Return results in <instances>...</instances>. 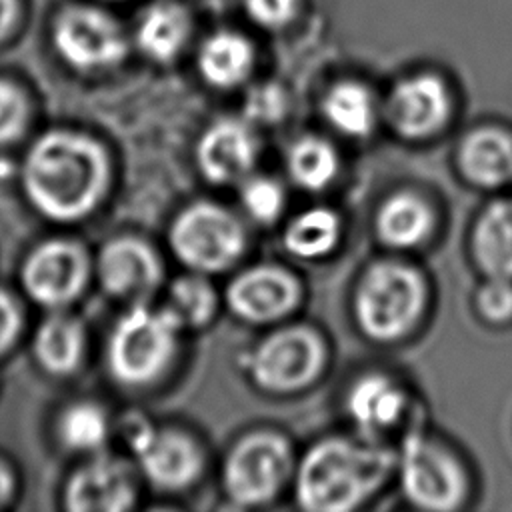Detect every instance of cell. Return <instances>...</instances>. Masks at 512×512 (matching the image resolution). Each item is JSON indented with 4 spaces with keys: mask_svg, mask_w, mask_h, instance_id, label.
<instances>
[{
    "mask_svg": "<svg viewBox=\"0 0 512 512\" xmlns=\"http://www.w3.org/2000/svg\"><path fill=\"white\" fill-rule=\"evenodd\" d=\"M24 124V100L18 88L6 80H0V142H8L18 136Z\"/></svg>",
    "mask_w": 512,
    "mask_h": 512,
    "instance_id": "31",
    "label": "cell"
},
{
    "mask_svg": "<svg viewBox=\"0 0 512 512\" xmlns=\"http://www.w3.org/2000/svg\"><path fill=\"white\" fill-rule=\"evenodd\" d=\"M408 396L384 374H366L358 378L346 396V412L362 438L378 442L406 414Z\"/></svg>",
    "mask_w": 512,
    "mask_h": 512,
    "instance_id": "17",
    "label": "cell"
},
{
    "mask_svg": "<svg viewBox=\"0 0 512 512\" xmlns=\"http://www.w3.org/2000/svg\"><path fill=\"white\" fill-rule=\"evenodd\" d=\"M286 168L300 188L322 190L336 178L340 160L328 140L316 134H306L290 144Z\"/></svg>",
    "mask_w": 512,
    "mask_h": 512,
    "instance_id": "25",
    "label": "cell"
},
{
    "mask_svg": "<svg viewBox=\"0 0 512 512\" xmlns=\"http://www.w3.org/2000/svg\"><path fill=\"white\" fill-rule=\"evenodd\" d=\"M342 234L340 218L326 206H314L296 214L284 228V246L290 254L306 260L330 254Z\"/></svg>",
    "mask_w": 512,
    "mask_h": 512,
    "instance_id": "24",
    "label": "cell"
},
{
    "mask_svg": "<svg viewBox=\"0 0 512 512\" xmlns=\"http://www.w3.org/2000/svg\"><path fill=\"white\" fill-rule=\"evenodd\" d=\"M254 64V50L248 38L238 32L220 30L208 36L198 52L202 78L216 88H234L244 82Z\"/></svg>",
    "mask_w": 512,
    "mask_h": 512,
    "instance_id": "21",
    "label": "cell"
},
{
    "mask_svg": "<svg viewBox=\"0 0 512 512\" xmlns=\"http://www.w3.org/2000/svg\"><path fill=\"white\" fill-rule=\"evenodd\" d=\"M226 302L246 322H274L298 306L300 282L282 266L258 264L232 278L226 288Z\"/></svg>",
    "mask_w": 512,
    "mask_h": 512,
    "instance_id": "12",
    "label": "cell"
},
{
    "mask_svg": "<svg viewBox=\"0 0 512 512\" xmlns=\"http://www.w3.org/2000/svg\"><path fill=\"white\" fill-rule=\"evenodd\" d=\"M180 324L162 308L134 304L116 322L108 340V366L112 376L126 386L154 382L176 354Z\"/></svg>",
    "mask_w": 512,
    "mask_h": 512,
    "instance_id": "4",
    "label": "cell"
},
{
    "mask_svg": "<svg viewBox=\"0 0 512 512\" xmlns=\"http://www.w3.org/2000/svg\"><path fill=\"white\" fill-rule=\"evenodd\" d=\"M86 274V256L78 244L50 240L30 254L22 280L28 294L40 304L62 306L82 292Z\"/></svg>",
    "mask_w": 512,
    "mask_h": 512,
    "instance_id": "13",
    "label": "cell"
},
{
    "mask_svg": "<svg viewBox=\"0 0 512 512\" xmlns=\"http://www.w3.org/2000/svg\"><path fill=\"white\" fill-rule=\"evenodd\" d=\"M10 486H12V482H10V476H8L6 468L0 464V504H2V502L8 498Z\"/></svg>",
    "mask_w": 512,
    "mask_h": 512,
    "instance_id": "36",
    "label": "cell"
},
{
    "mask_svg": "<svg viewBox=\"0 0 512 512\" xmlns=\"http://www.w3.org/2000/svg\"><path fill=\"white\" fill-rule=\"evenodd\" d=\"M294 470L288 440L272 430H256L240 438L228 452L222 484L230 500L242 506L270 502Z\"/></svg>",
    "mask_w": 512,
    "mask_h": 512,
    "instance_id": "6",
    "label": "cell"
},
{
    "mask_svg": "<svg viewBox=\"0 0 512 512\" xmlns=\"http://www.w3.org/2000/svg\"><path fill=\"white\" fill-rule=\"evenodd\" d=\"M298 0H244L248 16L270 30L286 26L296 14Z\"/></svg>",
    "mask_w": 512,
    "mask_h": 512,
    "instance_id": "32",
    "label": "cell"
},
{
    "mask_svg": "<svg viewBox=\"0 0 512 512\" xmlns=\"http://www.w3.org/2000/svg\"><path fill=\"white\" fill-rule=\"evenodd\" d=\"M60 436L74 450H98L108 436L106 416L96 404L78 402L62 414Z\"/></svg>",
    "mask_w": 512,
    "mask_h": 512,
    "instance_id": "28",
    "label": "cell"
},
{
    "mask_svg": "<svg viewBox=\"0 0 512 512\" xmlns=\"http://www.w3.org/2000/svg\"><path fill=\"white\" fill-rule=\"evenodd\" d=\"M170 248L178 262L198 274H216L230 268L246 248L242 222L224 206L194 202L172 222Z\"/></svg>",
    "mask_w": 512,
    "mask_h": 512,
    "instance_id": "5",
    "label": "cell"
},
{
    "mask_svg": "<svg viewBox=\"0 0 512 512\" xmlns=\"http://www.w3.org/2000/svg\"><path fill=\"white\" fill-rule=\"evenodd\" d=\"M384 112L396 134L408 140H424L446 126L452 114V98L442 78L416 74L394 84Z\"/></svg>",
    "mask_w": 512,
    "mask_h": 512,
    "instance_id": "11",
    "label": "cell"
},
{
    "mask_svg": "<svg viewBox=\"0 0 512 512\" xmlns=\"http://www.w3.org/2000/svg\"><path fill=\"white\" fill-rule=\"evenodd\" d=\"M190 36V14L176 2L150 6L136 28L138 48L156 62L174 60Z\"/></svg>",
    "mask_w": 512,
    "mask_h": 512,
    "instance_id": "22",
    "label": "cell"
},
{
    "mask_svg": "<svg viewBox=\"0 0 512 512\" xmlns=\"http://www.w3.org/2000/svg\"><path fill=\"white\" fill-rule=\"evenodd\" d=\"M396 468L404 496L422 510H454L466 494V478L454 456L420 432L404 438Z\"/></svg>",
    "mask_w": 512,
    "mask_h": 512,
    "instance_id": "8",
    "label": "cell"
},
{
    "mask_svg": "<svg viewBox=\"0 0 512 512\" xmlns=\"http://www.w3.org/2000/svg\"><path fill=\"white\" fill-rule=\"evenodd\" d=\"M98 276L106 292L138 304L160 286L162 264L140 238H114L98 256Z\"/></svg>",
    "mask_w": 512,
    "mask_h": 512,
    "instance_id": "15",
    "label": "cell"
},
{
    "mask_svg": "<svg viewBox=\"0 0 512 512\" xmlns=\"http://www.w3.org/2000/svg\"><path fill=\"white\" fill-rule=\"evenodd\" d=\"M240 204L252 220L272 224L284 210L286 194L270 176H248L240 186Z\"/></svg>",
    "mask_w": 512,
    "mask_h": 512,
    "instance_id": "29",
    "label": "cell"
},
{
    "mask_svg": "<svg viewBox=\"0 0 512 512\" xmlns=\"http://www.w3.org/2000/svg\"><path fill=\"white\" fill-rule=\"evenodd\" d=\"M84 350L82 326L66 314L50 316L38 330L36 356L40 364L56 374H66L76 368Z\"/></svg>",
    "mask_w": 512,
    "mask_h": 512,
    "instance_id": "26",
    "label": "cell"
},
{
    "mask_svg": "<svg viewBox=\"0 0 512 512\" xmlns=\"http://www.w3.org/2000/svg\"><path fill=\"white\" fill-rule=\"evenodd\" d=\"M286 110V98L278 86H260L246 100V114L258 122L280 120Z\"/></svg>",
    "mask_w": 512,
    "mask_h": 512,
    "instance_id": "33",
    "label": "cell"
},
{
    "mask_svg": "<svg viewBox=\"0 0 512 512\" xmlns=\"http://www.w3.org/2000/svg\"><path fill=\"white\" fill-rule=\"evenodd\" d=\"M472 254L486 276L512 280L510 200H496L484 208L472 230Z\"/></svg>",
    "mask_w": 512,
    "mask_h": 512,
    "instance_id": "20",
    "label": "cell"
},
{
    "mask_svg": "<svg viewBox=\"0 0 512 512\" xmlns=\"http://www.w3.org/2000/svg\"><path fill=\"white\" fill-rule=\"evenodd\" d=\"M396 466V454L374 440L326 438L296 468L298 504L312 512H348L368 500Z\"/></svg>",
    "mask_w": 512,
    "mask_h": 512,
    "instance_id": "2",
    "label": "cell"
},
{
    "mask_svg": "<svg viewBox=\"0 0 512 512\" xmlns=\"http://www.w3.org/2000/svg\"><path fill=\"white\" fill-rule=\"evenodd\" d=\"M52 40L58 54L82 70L114 66L128 52L120 24L108 12L90 4L62 8L54 18Z\"/></svg>",
    "mask_w": 512,
    "mask_h": 512,
    "instance_id": "9",
    "label": "cell"
},
{
    "mask_svg": "<svg viewBox=\"0 0 512 512\" xmlns=\"http://www.w3.org/2000/svg\"><path fill=\"white\" fill-rule=\"evenodd\" d=\"M128 440L140 472L160 490L188 488L202 470L200 450L184 432L134 422Z\"/></svg>",
    "mask_w": 512,
    "mask_h": 512,
    "instance_id": "10",
    "label": "cell"
},
{
    "mask_svg": "<svg viewBox=\"0 0 512 512\" xmlns=\"http://www.w3.org/2000/svg\"><path fill=\"white\" fill-rule=\"evenodd\" d=\"M326 348L308 326H286L268 334L246 358L250 378L268 392H294L322 372Z\"/></svg>",
    "mask_w": 512,
    "mask_h": 512,
    "instance_id": "7",
    "label": "cell"
},
{
    "mask_svg": "<svg viewBox=\"0 0 512 512\" xmlns=\"http://www.w3.org/2000/svg\"><path fill=\"white\" fill-rule=\"evenodd\" d=\"M432 228V208L410 190L388 196L376 212V234L390 248H414L428 238Z\"/></svg>",
    "mask_w": 512,
    "mask_h": 512,
    "instance_id": "19",
    "label": "cell"
},
{
    "mask_svg": "<svg viewBox=\"0 0 512 512\" xmlns=\"http://www.w3.org/2000/svg\"><path fill=\"white\" fill-rule=\"evenodd\" d=\"M136 500V482L126 462L96 456L74 474L66 490V504L76 512H122Z\"/></svg>",
    "mask_w": 512,
    "mask_h": 512,
    "instance_id": "16",
    "label": "cell"
},
{
    "mask_svg": "<svg viewBox=\"0 0 512 512\" xmlns=\"http://www.w3.org/2000/svg\"><path fill=\"white\" fill-rule=\"evenodd\" d=\"M426 286L412 266L380 260L362 274L354 294V316L364 336L394 342L422 316Z\"/></svg>",
    "mask_w": 512,
    "mask_h": 512,
    "instance_id": "3",
    "label": "cell"
},
{
    "mask_svg": "<svg viewBox=\"0 0 512 512\" xmlns=\"http://www.w3.org/2000/svg\"><path fill=\"white\" fill-rule=\"evenodd\" d=\"M476 306L488 322H508L512 318V280L488 276V282L478 290Z\"/></svg>",
    "mask_w": 512,
    "mask_h": 512,
    "instance_id": "30",
    "label": "cell"
},
{
    "mask_svg": "<svg viewBox=\"0 0 512 512\" xmlns=\"http://www.w3.org/2000/svg\"><path fill=\"white\" fill-rule=\"evenodd\" d=\"M18 14V0H0V38L8 34Z\"/></svg>",
    "mask_w": 512,
    "mask_h": 512,
    "instance_id": "35",
    "label": "cell"
},
{
    "mask_svg": "<svg viewBox=\"0 0 512 512\" xmlns=\"http://www.w3.org/2000/svg\"><path fill=\"white\" fill-rule=\"evenodd\" d=\"M106 158L98 142L66 130L38 138L24 162V186L32 204L54 220H78L100 200Z\"/></svg>",
    "mask_w": 512,
    "mask_h": 512,
    "instance_id": "1",
    "label": "cell"
},
{
    "mask_svg": "<svg viewBox=\"0 0 512 512\" xmlns=\"http://www.w3.org/2000/svg\"><path fill=\"white\" fill-rule=\"evenodd\" d=\"M218 308V298L204 274H188L172 282L166 310L174 316L180 328L206 326Z\"/></svg>",
    "mask_w": 512,
    "mask_h": 512,
    "instance_id": "27",
    "label": "cell"
},
{
    "mask_svg": "<svg viewBox=\"0 0 512 512\" xmlns=\"http://www.w3.org/2000/svg\"><path fill=\"white\" fill-rule=\"evenodd\" d=\"M18 330V310L14 302L0 292V350H4Z\"/></svg>",
    "mask_w": 512,
    "mask_h": 512,
    "instance_id": "34",
    "label": "cell"
},
{
    "mask_svg": "<svg viewBox=\"0 0 512 512\" xmlns=\"http://www.w3.org/2000/svg\"><path fill=\"white\" fill-rule=\"evenodd\" d=\"M322 114L334 130L350 138H364L374 130L376 106L370 90L354 80L334 84L322 100Z\"/></svg>",
    "mask_w": 512,
    "mask_h": 512,
    "instance_id": "23",
    "label": "cell"
},
{
    "mask_svg": "<svg viewBox=\"0 0 512 512\" xmlns=\"http://www.w3.org/2000/svg\"><path fill=\"white\" fill-rule=\"evenodd\" d=\"M464 176L482 188H496L512 180V136L494 126L470 132L458 150Z\"/></svg>",
    "mask_w": 512,
    "mask_h": 512,
    "instance_id": "18",
    "label": "cell"
},
{
    "mask_svg": "<svg viewBox=\"0 0 512 512\" xmlns=\"http://www.w3.org/2000/svg\"><path fill=\"white\" fill-rule=\"evenodd\" d=\"M258 160V140L244 120L222 118L208 126L196 146V162L208 182L234 184L250 176Z\"/></svg>",
    "mask_w": 512,
    "mask_h": 512,
    "instance_id": "14",
    "label": "cell"
}]
</instances>
